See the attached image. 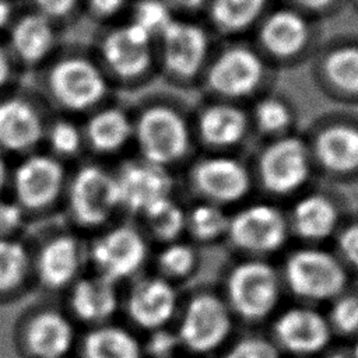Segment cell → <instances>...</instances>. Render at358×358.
Masks as SVG:
<instances>
[{
  "label": "cell",
  "mask_w": 358,
  "mask_h": 358,
  "mask_svg": "<svg viewBox=\"0 0 358 358\" xmlns=\"http://www.w3.org/2000/svg\"><path fill=\"white\" fill-rule=\"evenodd\" d=\"M338 248L347 262L358 270V224L347 227L340 234Z\"/></svg>",
  "instance_id": "44"
},
{
  "label": "cell",
  "mask_w": 358,
  "mask_h": 358,
  "mask_svg": "<svg viewBox=\"0 0 358 358\" xmlns=\"http://www.w3.org/2000/svg\"><path fill=\"white\" fill-rule=\"evenodd\" d=\"M116 285L96 273L83 274L67 289V313L87 327L109 323L119 308Z\"/></svg>",
  "instance_id": "20"
},
{
  "label": "cell",
  "mask_w": 358,
  "mask_h": 358,
  "mask_svg": "<svg viewBox=\"0 0 358 358\" xmlns=\"http://www.w3.org/2000/svg\"><path fill=\"white\" fill-rule=\"evenodd\" d=\"M18 11L13 0H0V38L1 39L7 32L8 27L11 25Z\"/></svg>",
  "instance_id": "47"
},
{
  "label": "cell",
  "mask_w": 358,
  "mask_h": 358,
  "mask_svg": "<svg viewBox=\"0 0 358 358\" xmlns=\"http://www.w3.org/2000/svg\"><path fill=\"white\" fill-rule=\"evenodd\" d=\"M133 141L143 159L166 168L189 151V123L178 109L150 103L133 115Z\"/></svg>",
  "instance_id": "4"
},
{
  "label": "cell",
  "mask_w": 358,
  "mask_h": 358,
  "mask_svg": "<svg viewBox=\"0 0 358 358\" xmlns=\"http://www.w3.org/2000/svg\"><path fill=\"white\" fill-rule=\"evenodd\" d=\"M288 4H291L292 8L303 13V14H312V13H324L329 8L334 6L337 0H285Z\"/></svg>",
  "instance_id": "46"
},
{
  "label": "cell",
  "mask_w": 358,
  "mask_h": 358,
  "mask_svg": "<svg viewBox=\"0 0 358 358\" xmlns=\"http://www.w3.org/2000/svg\"><path fill=\"white\" fill-rule=\"evenodd\" d=\"M85 151L99 157L120 152L133 141V113L109 101L81 117Z\"/></svg>",
  "instance_id": "21"
},
{
  "label": "cell",
  "mask_w": 358,
  "mask_h": 358,
  "mask_svg": "<svg viewBox=\"0 0 358 358\" xmlns=\"http://www.w3.org/2000/svg\"><path fill=\"white\" fill-rule=\"evenodd\" d=\"M231 331V315L225 303L213 294L190 299L182 316L178 338L196 352L217 348Z\"/></svg>",
  "instance_id": "16"
},
{
  "label": "cell",
  "mask_w": 358,
  "mask_h": 358,
  "mask_svg": "<svg viewBox=\"0 0 358 358\" xmlns=\"http://www.w3.org/2000/svg\"><path fill=\"white\" fill-rule=\"evenodd\" d=\"M32 277V249L17 238L0 239V301L18 295Z\"/></svg>",
  "instance_id": "28"
},
{
  "label": "cell",
  "mask_w": 358,
  "mask_h": 358,
  "mask_svg": "<svg viewBox=\"0 0 358 358\" xmlns=\"http://www.w3.org/2000/svg\"><path fill=\"white\" fill-rule=\"evenodd\" d=\"M331 322L341 333L358 331V298L352 295L340 298L333 306Z\"/></svg>",
  "instance_id": "42"
},
{
  "label": "cell",
  "mask_w": 358,
  "mask_h": 358,
  "mask_svg": "<svg viewBox=\"0 0 358 358\" xmlns=\"http://www.w3.org/2000/svg\"><path fill=\"white\" fill-rule=\"evenodd\" d=\"M31 8L62 25L81 11V0H29Z\"/></svg>",
  "instance_id": "39"
},
{
  "label": "cell",
  "mask_w": 358,
  "mask_h": 358,
  "mask_svg": "<svg viewBox=\"0 0 358 358\" xmlns=\"http://www.w3.org/2000/svg\"><path fill=\"white\" fill-rule=\"evenodd\" d=\"M155 49V39L126 20L106 25L92 53L112 85H133L152 70L157 60Z\"/></svg>",
  "instance_id": "2"
},
{
  "label": "cell",
  "mask_w": 358,
  "mask_h": 358,
  "mask_svg": "<svg viewBox=\"0 0 358 358\" xmlns=\"http://www.w3.org/2000/svg\"><path fill=\"white\" fill-rule=\"evenodd\" d=\"M69 175L63 161L36 150L11 166L8 187L27 215L41 214L63 201Z\"/></svg>",
  "instance_id": "5"
},
{
  "label": "cell",
  "mask_w": 358,
  "mask_h": 358,
  "mask_svg": "<svg viewBox=\"0 0 358 358\" xmlns=\"http://www.w3.org/2000/svg\"><path fill=\"white\" fill-rule=\"evenodd\" d=\"M120 207L144 214L158 201L169 197L172 179L165 166L145 159L123 162L115 172Z\"/></svg>",
  "instance_id": "18"
},
{
  "label": "cell",
  "mask_w": 358,
  "mask_h": 358,
  "mask_svg": "<svg viewBox=\"0 0 358 358\" xmlns=\"http://www.w3.org/2000/svg\"><path fill=\"white\" fill-rule=\"evenodd\" d=\"M229 218L215 204H200L186 217L192 234L203 241L215 239L228 229Z\"/></svg>",
  "instance_id": "36"
},
{
  "label": "cell",
  "mask_w": 358,
  "mask_h": 358,
  "mask_svg": "<svg viewBox=\"0 0 358 358\" xmlns=\"http://www.w3.org/2000/svg\"><path fill=\"white\" fill-rule=\"evenodd\" d=\"M196 256L190 246L183 243H172L166 246L158 259L164 273L172 277H183L189 274L194 266Z\"/></svg>",
  "instance_id": "37"
},
{
  "label": "cell",
  "mask_w": 358,
  "mask_h": 358,
  "mask_svg": "<svg viewBox=\"0 0 358 358\" xmlns=\"http://www.w3.org/2000/svg\"><path fill=\"white\" fill-rule=\"evenodd\" d=\"M178 343L179 338L176 334L157 329L147 343V351L155 358H168L173 352Z\"/></svg>",
  "instance_id": "43"
},
{
  "label": "cell",
  "mask_w": 358,
  "mask_h": 358,
  "mask_svg": "<svg viewBox=\"0 0 358 358\" xmlns=\"http://www.w3.org/2000/svg\"><path fill=\"white\" fill-rule=\"evenodd\" d=\"M10 175H11V165L8 162V157L0 151V196H3V192L6 189H8Z\"/></svg>",
  "instance_id": "49"
},
{
  "label": "cell",
  "mask_w": 358,
  "mask_h": 358,
  "mask_svg": "<svg viewBox=\"0 0 358 358\" xmlns=\"http://www.w3.org/2000/svg\"><path fill=\"white\" fill-rule=\"evenodd\" d=\"M312 38L306 14L284 7L268 11L257 24V42L262 50L275 60L299 57Z\"/></svg>",
  "instance_id": "17"
},
{
  "label": "cell",
  "mask_w": 358,
  "mask_h": 358,
  "mask_svg": "<svg viewBox=\"0 0 358 358\" xmlns=\"http://www.w3.org/2000/svg\"><path fill=\"white\" fill-rule=\"evenodd\" d=\"M42 96L62 115L84 117L108 102L112 83L92 50H59L39 70Z\"/></svg>",
  "instance_id": "1"
},
{
  "label": "cell",
  "mask_w": 358,
  "mask_h": 358,
  "mask_svg": "<svg viewBox=\"0 0 358 358\" xmlns=\"http://www.w3.org/2000/svg\"><path fill=\"white\" fill-rule=\"evenodd\" d=\"M171 8H178L180 11H197L201 7H206L208 0H166Z\"/></svg>",
  "instance_id": "48"
},
{
  "label": "cell",
  "mask_w": 358,
  "mask_h": 358,
  "mask_svg": "<svg viewBox=\"0 0 358 358\" xmlns=\"http://www.w3.org/2000/svg\"><path fill=\"white\" fill-rule=\"evenodd\" d=\"M17 66L8 53L4 41L0 38V95L11 90L13 80L17 73Z\"/></svg>",
  "instance_id": "45"
},
{
  "label": "cell",
  "mask_w": 358,
  "mask_h": 358,
  "mask_svg": "<svg viewBox=\"0 0 358 358\" xmlns=\"http://www.w3.org/2000/svg\"><path fill=\"white\" fill-rule=\"evenodd\" d=\"M354 358H358V341H357V344L354 347Z\"/></svg>",
  "instance_id": "50"
},
{
  "label": "cell",
  "mask_w": 358,
  "mask_h": 358,
  "mask_svg": "<svg viewBox=\"0 0 358 358\" xmlns=\"http://www.w3.org/2000/svg\"><path fill=\"white\" fill-rule=\"evenodd\" d=\"M336 206L324 196L310 194L301 199L292 211L296 234L306 239H324L337 225Z\"/></svg>",
  "instance_id": "31"
},
{
  "label": "cell",
  "mask_w": 358,
  "mask_h": 358,
  "mask_svg": "<svg viewBox=\"0 0 358 358\" xmlns=\"http://www.w3.org/2000/svg\"><path fill=\"white\" fill-rule=\"evenodd\" d=\"M285 277L295 295L315 301L337 296L347 282L338 260L319 249H301L288 256Z\"/></svg>",
  "instance_id": "13"
},
{
  "label": "cell",
  "mask_w": 358,
  "mask_h": 358,
  "mask_svg": "<svg viewBox=\"0 0 358 358\" xmlns=\"http://www.w3.org/2000/svg\"><path fill=\"white\" fill-rule=\"evenodd\" d=\"M176 291L162 278H147L136 284L126 301V310L133 323L143 329H161L175 313Z\"/></svg>",
  "instance_id": "24"
},
{
  "label": "cell",
  "mask_w": 358,
  "mask_h": 358,
  "mask_svg": "<svg viewBox=\"0 0 358 358\" xmlns=\"http://www.w3.org/2000/svg\"><path fill=\"white\" fill-rule=\"evenodd\" d=\"M292 110L289 105L278 96H263L260 98L252 110V119L256 127L267 134L280 137L284 136L292 123Z\"/></svg>",
  "instance_id": "33"
},
{
  "label": "cell",
  "mask_w": 358,
  "mask_h": 358,
  "mask_svg": "<svg viewBox=\"0 0 358 358\" xmlns=\"http://www.w3.org/2000/svg\"><path fill=\"white\" fill-rule=\"evenodd\" d=\"M266 77L263 56L248 45H231L210 57L204 70L208 90L220 99L238 102L256 92Z\"/></svg>",
  "instance_id": "7"
},
{
  "label": "cell",
  "mask_w": 358,
  "mask_h": 358,
  "mask_svg": "<svg viewBox=\"0 0 358 358\" xmlns=\"http://www.w3.org/2000/svg\"><path fill=\"white\" fill-rule=\"evenodd\" d=\"M130 3L131 0H81V11L106 27L117 22V18L129 10Z\"/></svg>",
  "instance_id": "38"
},
{
  "label": "cell",
  "mask_w": 358,
  "mask_h": 358,
  "mask_svg": "<svg viewBox=\"0 0 358 358\" xmlns=\"http://www.w3.org/2000/svg\"><path fill=\"white\" fill-rule=\"evenodd\" d=\"M263 186L275 194L298 190L310 173V151L306 143L292 134L275 137L259 157Z\"/></svg>",
  "instance_id": "15"
},
{
  "label": "cell",
  "mask_w": 358,
  "mask_h": 358,
  "mask_svg": "<svg viewBox=\"0 0 358 358\" xmlns=\"http://www.w3.org/2000/svg\"><path fill=\"white\" fill-rule=\"evenodd\" d=\"M313 154L319 164L334 173L358 169V126L348 122L324 124L313 140Z\"/></svg>",
  "instance_id": "25"
},
{
  "label": "cell",
  "mask_w": 358,
  "mask_h": 358,
  "mask_svg": "<svg viewBox=\"0 0 358 358\" xmlns=\"http://www.w3.org/2000/svg\"><path fill=\"white\" fill-rule=\"evenodd\" d=\"M45 101L29 92L10 90L0 95V151L22 157L43 145L49 122Z\"/></svg>",
  "instance_id": "6"
},
{
  "label": "cell",
  "mask_w": 358,
  "mask_h": 358,
  "mask_svg": "<svg viewBox=\"0 0 358 358\" xmlns=\"http://www.w3.org/2000/svg\"><path fill=\"white\" fill-rule=\"evenodd\" d=\"M210 48L208 34L201 25L176 17L157 39L159 63L178 81H190L204 73Z\"/></svg>",
  "instance_id": "8"
},
{
  "label": "cell",
  "mask_w": 358,
  "mask_h": 358,
  "mask_svg": "<svg viewBox=\"0 0 358 358\" xmlns=\"http://www.w3.org/2000/svg\"><path fill=\"white\" fill-rule=\"evenodd\" d=\"M27 217V213L14 199L0 196V239L17 238V234L22 229Z\"/></svg>",
  "instance_id": "41"
},
{
  "label": "cell",
  "mask_w": 358,
  "mask_h": 358,
  "mask_svg": "<svg viewBox=\"0 0 358 358\" xmlns=\"http://www.w3.org/2000/svg\"><path fill=\"white\" fill-rule=\"evenodd\" d=\"M127 21L140 27L151 38L157 39L175 18L173 10L166 0H131Z\"/></svg>",
  "instance_id": "34"
},
{
  "label": "cell",
  "mask_w": 358,
  "mask_h": 358,
  "mask_svg": "<svg viewBox=\"0 0 358 358\" xmlns=\"http://www.w3.org/2000/svg\"><path fill=\"white\" fill-rule=\"evenodd\" d=\"M274 333L284 348L298 354L320 351L331 336L327 320L308 308H292L281 313L274 323Z\"/></svg>",
  "instance_id": "23"
},
{
  "label": "cell",
  "mask_w": 358,
  "mask_h": 358,
  "mask_svg": "<svg viewBox=\"0 0 358 358\" xmlns=\"http://www.w3.org/2000/svg\"><path fill=\"white\" fill-rule=\"evenodd\" d=\"M18 343L28 358H67L77 347L78 336L67 312L43 306L22 319Z\"/></svg>",
  "instance_id": "12"
},
{
  "label": "cell",
  "mask_w": 358,
  "mask_h": 358,
  "mask_svg": "<svg viewBox=\"0 0 358 358\" xmlns=\"http://www.w3.org/2000/svg\"><path fill=\"white\" fill-rule=\"evenodd\" d=\"M60 25L31 7L18 11L3 36L17 69L42 70L60 50Z\"/></svg>",
  "instance_id": "10"
},
{
  "label": "cell",
  "mask_w": 358,
  "mask_h": 358,
  "mask_svg": "<svg viewBox=\"0 0 358 358\" xmlns=\"http://www.w3.org/2000/svg\"><path fill=\"white\" fill-rule=\"evenodd\" d=\"M63 203L78 228L99 229L120 208L115 172L96 162H84L69 175Z\"/></svg>",
  "instance_id": "3"
},
{
  "label": "cell",
  "mask_w": 358,
  "mask_h": 358,
  "mask_svg": "<svg viewBox=\"0 0 358 358\" xmlns=\"http://www.w3.org/2000/svg\"><path fill=\"white\" fill-rule=\"evenodd\" d=\"M222 358H280L277 348L260 337H248L235 343Z\"/></svg>",
  "instance_id": "40"
},
{
  "label": "cell",
  "mask_w": 358,
  "mask_h": 358,
  "mask_svg": "<svg viewBox=\"0 0 358 358\" xmlns=\"http://www.w3.org/2000/svg\"><path fill=\"white\" fill-rule=\"evenodd\" d=\"M268 0H208L206 8L211 25L224 35H238L257 25Z\"/></svg>",
  "instance_id": "29"
},
{
  "label": "cell",
  "mask_w": 358,
  "mask_h": 358,
  "mask_svg": "<svg viewBox=\"0 0 358 358\" xmlns=\"http://www.w3.org/2000/svg\"><path fill=\"white\" fill-rule=\"evenodd\" d=\"M147 256L141 234L130 225H115L102 229L87 243V263L94 273L119 282L140 270Z\"/></svg>",
  "instance_id": "9"
},
{
  "label": "cell",
  "mask_w": 358,
  "mask_h": 358,
  "mask_svg": "<svg viewBox=\"0 0 358 358\" xmlns=\"http://www.w3.org/2000/svg\"><path fill=\"white\" fill-rule=\"evenodd\" d=\"M43 145L46 147L45 151L64 164L80 157L85 151L81 119L62 113L50 116L45 130Z\"/></svg>",
  "instance_id": "32"
},
{
  "label": "cell",
  "mask_w": 358,
  "mask_h": 358,
  "mask_svg": "<svg viewBox=\"0 0 358 358\" xmlns=\"http://www.w3.org/2000/svg\"><path fill=\"white\" fill-rule=\"evenodd\" d=\"M77 345L80 358H143L138 340L127 329L110 323L90 327Z\"/></svg>",
  "instance_id": "27"
},
{
  "label": "cell",
  "mask_w": 358,
  "mask_h": 358,
  "mask_svg": "<svg viewBox=\"0 0 358 358\" xmlns=\"http://www.w3.org/2000/svg\"><path fill=\"white\" fill-rule=\"evenodd\" d=\"M320 73L331 91L358 98V45L343 43L329 49L322 59Z\"/></svg>",
  "instance_id": "30"
},
{
  "label": "cell",
  "mask_w": 358,
  "mask_h": 358,
  "mask_svg": "<svg viewBox=\"0 0 358 358\" xmlns=\"http://www.w3.org/2000/svg\"><path fill=\"white\" fill-rule=\"evenodd\" d=\"M152 234L162 241L175 239L186 227V215L169 197L158 201L143 214Z\"/></svg>",
  "instance_id": "35"
},
{
  "label": "cell",
  "mask_w": 358,
  "mask_h": 358,
  "mask_svg": "<svg viewBox=\"0 0 358 358\" xmlns=\"http://www.w3.org/2000/svg\"><path fill=\"white\" fill-rule=\"evenodd\" d=\"M192 178L201 194L220 204L241 200L250 186L246 168L238 159L229 157L201 159L193 168Z\"/></svg>",
  "instance_id": "22"
},
{
  "label": "cell",
  "mask_w": 358,
  "mask_h": 358,
  "mask_svg": "<svg viewBox=\"0 0 358 358\" xmlns=\"http://www.w3.org/2000/svg\"><path fill=\"white\" fill-rule=\"evenodd\" d=\"M329 358H345V357L341 355V354H333V355H330Z\"/></svg>",
  "instance_id": "51"
},
{
  "label": "cell",
  "mask_w": 358,
  "mask_h": 358,
  "mask_svg": "<svg viewBox=\"0 0 358 358\" xmlns=\"http://www.w3.org/2000/svg\"><path fill=\"white\" fill-rule=\"evenodd\" d=\"M85 264L87 243L73 232H56L32 250V277L49 291H67Z\"/></svg>",
  "instance_id": "11"
},
{
  "label": "cell",
  "mask_w": 358,
  "mask_h": 358,
  "mask_svg": "<svg viewBox=\"0 0 358 358\" xmlns=\"http://www.w3.org/2000/svg\"><path fill=\"white\" fill-rule=\"evenodd\" d=\"M227 289L235 312L249 320L270 315L280 298L275 270L260 260L243 262L232 268Z\"/></svg>",
  "instance_id": "14"
},
{
  "label": "cell",
  "mask_w": 358,
  "mask_h": 358,
  "mask_svg": "<svg viewBox=\"0 0 358 358\" xmlns=\"http://www.w3.org/2000/svg\"><path fill=\"white\" fill-rule=\"evenodd\" d=\"M357 1H358V0H357Z\"/></svg>",
  "instance_id": "52"
},
{
  "label": "cell",
  "mask_w": 358,
  "mask_h": 358,
  "mask_svg": "<svg viewBox=\"0 0 358 358\" xmlns=\"http://www.w3.org/2000/svg\"><path fill=\"white\" fill-rule=\"evenodd\" d=\"M227 232L238 248L248 252L267 253L284 245L287 222L277 208L267 204H255L229 218Z\"/></svg>",
  "instance_id": "19"
},
{
  "label": "cell",
  "mask_w": 358,
  "mask_h": 358,
  "mask_svg": "<svg viewBox=\"0 0 358 358\" xmlns=\"http://www.w3.org/2000/svg\"><path fill=\"white\" fill-rule=\"evenodd\" d=\"M248 127V113L236 102L224 99L204 106L197 117L199 137L214 148L236 145L245 137Z\"/></svg>",
  "instance_id": "26"
}]
</instances>
